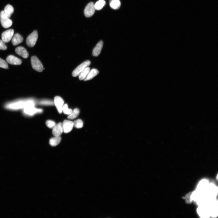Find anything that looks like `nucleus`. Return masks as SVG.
I'll use <instances>...</instances> for the list:
<instances>
[{"label":"nucleus","mask_w":218,"mask_h":218,"mask_svg":"<svg viewBox=\"0 0 218 218\" xmlns=\"http://www.w3.org/2000/svg\"><path fill=\"white\" fill-rule=\"evenodd\" d=\"M35 101L33 99L19 100L7 103L5 107L8 109L17 110L28 107H35Z\"/></svg>","instance_id":"f257e3e1"},{"label":"nucleus","mask_w":218,"mask_h":218,"mask_svg":"<svg viewBox=\"0 0 218 218\" xmlns=\"http://www.w3.org/2000/svg\"><path fill=\"white\" fill-rule=\"evenodd\" d=\"M217 192V188L214 184H209L205 192L207 198L209 200L215 199Z\"/></svg>","instance_id":"f03ea898"},{"label":"nucleus","mask_w":218,"mask_h":218,"mask_svg":"<svg viewBox=\"0 0 218 218\" xmlns=\"http://www.w3.org/2000/svg\"><path fill=\"white\" fill-rule=\"evenodd\" d=\"M38 38V33L35 30L29 35L26 39V44L30 47H33L35 45Z\"/></svg>","instance_id":"7ed1b4c3"},{"label":"nucleus","mask_w":218,"mask_h":218,"mask_svg":"<svg viewBox=\"0 0 218 218\" xmlns=\"http://www.w3.org/2000/svg\"><path fill=\"white\" fill-rule=\"evenodd\" d=\"M0 21L2 26L5 28L10 27L13 24L12 21L6 16L4 11H2L0 14Z\"/></svg>","instance_id":"20e7f679"},{"label":"nucleus","mask_w":218,"mask_h":218,"mask_svg":"<svg viewBox=\"0 0 218 218\" xmlns=\"http://www.w3.org/2000/svg\"><path fill=\"white\" fill-rule=\"evenodd\" d=\"M31 63L33 69L39 72L43 71V65L37 57L32 56L31 58Z\"/></svg>","instance_id":"39448f33"},{"label":"nucleus","mask_w":218,"mask_h":218,"mask_svg":"<svg viewBox=\"0 0 218 218\" xmlns=\"http://www.w3.org/2000/svg\"><path fill=\"white\" fill-rule=\"evenodd\" d=\"M91 64V62L89 60H86L83 62L73 71L72 74V76L74 77L77 76L81 71L86 68L90 66Z\"/></svg>","instance_id":"423d86ee"},{"label":"nucleus","mask_w":218,"mask_h":218,"mask_svg":"<svg viewBox=\"0 0 218 218\" xmlns=\"http://www.w3.org/2000/svg\"><path fill=\"white\" fill-rule=\"evenodd\" d=\"M197 212L199 215L202 218H209L211 216L208 207L206 204L200 205Z\"/></svg>","instance_id":"0eeeda50"},{"label":"nucleus","mask_w":218,"mask_h":218,"mask_svg":"<svg viewBox=\"0 0 218 218\" xmlns=\"http://www.w3.org/2000/svg\"><path fill=\"white\" fill-rule=\"evenodd\" d=\"M43 112V110L38 109L35 107L26 108L23 109V112L24 115L27 116H32L37 113H40Z\"/></svg>","instance_id":"6e6552de"},{"label":"nucleus","mask_w":218,"mask_h":218,"mask_svg":"<svg viewBox=\"0 0 218 218\" xmlns=\"http://www.w3.org/2000/svg\"><path fill=\"white\" fill-rule=\"evenodd\" d=\"M95 10L94 4L92 2L89 3L85 9L84 13L85 16L88 18L91 17L94 14Z\"/></svg>","instance_id":"1a4fd4ad"},{"label":"nucleus","mask_w":218,"mask_h":218,"mask_svg":"<svg viewBox=\"0 0 218 218\" xmlns=\"http://www.w3.org/2000/svg\"><path fill=\"white\" fill-rule=\"evenodd\" d=\"M14 34L13 29H9L4 32L2 34V39L5 43H7L11 40Z\"/></svg>","instance_id":"9d476101"},{"label":"nucleus","mask_w":218,"mask_h":218,"mask_svg":"<svg viewBox=\"0 0 218 218\" xmlns=\"http://www.w3.org/2000/svg\"><path fill=\"white\" fill-rule=\"evenodd\" d=\"M64 101L61 97L56 96L54 98V103L58 112L60 114L62 113V109L64 104Z\"/></svg>","instance_id":"9b49d317"},{"label":"nucleus","mask_w":218,"mask_h":218,"mask_svg":"<svg viewBox=\"0 0 218 218\" xmlns=\"http://www.w3.org/2000/svg\"><path fill=\"white\" fill-rule=\"evenodd\" d=\"M6 61L9 64L13 65H19L22 63L21 60L12 55L9 56L6 59Z\"/></svg>","instance_id":"f8f14e48"},{"label":"nucleus","mask_w":218,"mask_h":218,"mask_svg":"<svg viewBox=\"0 0 218 218\" xmlns=\"http://www.w3.org/2000/svg\"><path fill=\"white\" fill-rule=\"evenodd\" d=\"M64 129L63 123L57 124L53 128V134L55 137H59L63 133Z\"/></svg>","instance_id":"ddd939ff"},{"label":"nucleus","mask_w":218,"mask_h":218,"mask_svg":"<svg viewBox=\"0 0 218 218\" xmlns=\"http://www.w3.org/2000/svg\"><path fill=\"white\" fill-rule=\"evenodd\" d=\"M63 124L64 132L65 133L70 132L74 127L73 122L66 120L64 121Z\"/></svg>","instance_id":"4468645a"},{"label":"nucleus","mask_w":218,"mask_h":218,"mask_svg":"<svg viewBox=\"0 0 218 218\" xmlns=\"http://www.w3.org/2000/svg\"><path fill=\"white\" fill-rule=\"evenodd\" d=\"M15 51L17 54L24 59L27 58L29 54L26 49L23 47L19 46L16 49Z\"/></svg>","instance_id":"2eb2a0df"},{"label":"nucleus","mask_w":218,"mask_h":218,"mask_svg":"<svg viewBox=\"0 0 218 218\" xmlns=\"http://www.w3.org/2000/svg\"><path fill=\"white\" fill-rule=\"evenodd\" d=\"M103 45V41H100L97 44L92 51V55L94 56H98L100 54Z\"/></svg>","instance_id":"dca6fc26"},{"label":"nucleus","mask_w":218,"mask_h":218,"mask_svg":"<svg viewBox=\"0 0 218 218\" xmlns=\"http://www.w3.org/2000/svg\"><path fill=\"white\" fill-rule=\"evenodd\" d=\"M12 39V44L14 46L22 43L24 40L23 36L18 33H16L14 35Z\"/></svg>","instance_id":"f3484780"},{"label":"nucleus","mask_w":218,"mask_h":218,"mask_svg":"<svg viewBox=\"0 0 218 218\" xmlns=\"http://www.w3.org/2000/svg\"><path fill=\"white\" fill-rule=\"evenodd\" d=\"M209 182L206 180H203L199 183L197 190L202 192H204L209 184Z\"/></svg>","instance_id":"a211bd4d"},{"label":"nucleus","mask_w":218,"mask_h":218,"mask_svg":"<svg viewBox=\"0 0 218 218\" xmlns=\"http://www.w3.org/2000/svg\"><path fill=\"white\" fill-rule=\"evenodd\" d=\"M99 73V71L96 69H93L89 71L87 76L84 79V81H87L92 79Z\"/></svg>","instance_id":"6ab92c4d"},{"label":"nucleus","mask_w":218,"mask_h":218,"mask_svg":"<svg viewBox=\"0 0 218 218\" xmlns=\"http://www.w3.org/2000/svg\"><path fill=\"white\" fill-rule=\"evenodd\" d=\"M14 11L13 7L9 4L7 5L5 7L4 12L6 16L10 18Z\"/></svg>","instance_id":"aec40b11"},{"label":"nucleus","mask_w":218,"mask_h":218,"mask_svg":"<svg viewBox=\"0 0 218 218\" xmlns=\"http://www.w3.org/2000/svg\"><path fill=\"white\" fill-rule=\"evenodd\" d=\"M110 6L114 9H118L121 6V2L119 0H111Z\"/></svg>","instance_id":"412c9836"},{"label":"nucleus","mask_w":218,"mask_h":218,"mask_svg":"<svg viewBox=\"0 0 218 218\" xmlns=\"http://www.w3.org/2000/svg\"><path fill=\"white\" fill-rule=\"evenodd\" d=\"M90 71V68L89 67L86 68L79 75V79L80 80H84Z\"/></svg>","instance_id":"4be33fe9"},{"label":"nucleus","mask_w":218,"mask_h":218,"mask_svg":"<svg viewBox=\"0 0 218 218\" xmlns=\"http://www.w3.org/2000/svg\"><path fill=\"white\" fill-rule=\"evenodd\" d=\"M61 139V137L60 136L55 137L50 139L49 141V144L51 146H56L59 144Z\"/></svg>","instance_id":"5701e85b"},{"label":"nucleus","mask_w":218,"mask_h":218,"mask_svg":"<svg viewBox=\"0 0 218 218\" xmlns=\"http://www.w3.org/2000/svg\"><path fill=\"white\" fill-rule=\"evenodd\" d=\"M79 113L80 111L79 109H75L73 111H72V113L68 117V118L69 119H74L78 117Z\"/></svg>","instance_id":"b1692460"},{"label":"nucleus","mask_w":218,"mask_h":218,"mask_svg":"<svg viewBox=\"0 0 218 218\" xmlns=\"http://www.w3.org/2000/svg\"><path fill=\"white\" fill-rule=\"evenodd\" d=\"M106 2L104 0H99L95 4L96 10H100L102 9L106 5Z\"/></svg>","instance_id":"393cba45"},{"label":"nucleus","mask_w":218,"mask_h":218,"mask_svg":"<svg viewBox=\"0 0 218 218\" xmlns=\"http://www.w3.org/2000/svg\"><path fill=\"white\" fill-rule=\"evenodd\" d=\"M74 126L76 128L80 129L82 128L84 125V122L80 119H78L74 122Z\"/></svg>","instance_id":"a878e982"},{"label":"nucleus","mask_w":218,"mask_h":218,"mask_svg":"<svg viewBox=\"0 0 218 218\" xmlns=\"http://www.w3.org/2000/svg\"><path fill=\"white\" fill-rule=\"evenodd\" d=\"M62 111L66 115H70L72 113V110L71 109H69L67 104L64 105L62 108Z\"/></svg>","instance_id":"bb28decb"},{"label":"nucleus","mask_w":218,"mask_h":218,"mask_svg":"<svg viewBox=\"0 0 218 218\" xmlns=\"http://www.w3.org/2000/svg\"><path fill=\"white\" fill-rule=\"evenodd\" d=\"M39 104L43 105H54V103L50 100H43L40 101Z\"/></svg>","instance_id":"cd10ccee"},{"label":"nucleus","mask_w":218,"mask_h":218,"mask_svg":"<svg viewBox=\"0 0 218 218\" xmlns=\"http://www.w3.org/2000/svg\"><path fill=\"white\" fill-rule=\"evenodd\" d=\"M0 67L4 69H9L7 62L1 58H0Z\"/></svg>","instance_id":"c85d7f7f"},{"label":"nucleus","mask_w":218,"mask_h":218,"mask_svg":"<svg viewBox=\"0 0 218 218\" xmlns=\"http://www.w3.org/2000/svg\"><path fill=\"white\" fill-rule=\"evenodd\" d=\"M47 127L50 129H53L56 125V123L53 121L48 120L46 122Z\"/></svg>","instance_id":"c756f323"},{"label":"nucleus","mask_w":218,"mask_h":218,"mask_svg":"<svg viewBox=\"0 0 218 218\" xmlns=\"http://www.w3.org/2000/svg\"><path fill=\"white\" fill-rule=\"evenodd\" d=\"M7 48V46L5 44V43L2 40H0V50H6Z\"/></svg>","instance_id":"7c9ffc66"}]
</instances>
